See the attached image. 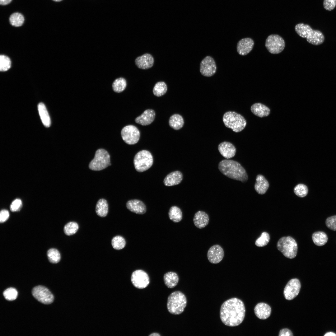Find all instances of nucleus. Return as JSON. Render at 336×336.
Returning <instances> with one entry per match:
<instances>
[{"mask_svg":"<svg viewBox=\"0 0 336 336\" xmlns=\"http://www.w3.org/2000/svg\"><path fill=\"white\" fill-rule=\"evenodd\" d=\"M168 215L170 219L174 222H178L182 219V213L180 209L176 206H172L170 209Z\"/></svg>","mask_w":336,"mask_h":336,"instance_id":"7c9ffc66","label":"nucleus"},{"mask_svg":"<svg viewBox=\"0 0 336 336\" xmlns=\"http://www.w3.org/2000/svg\"><path fill=\"white\" fill-rule=\"evenodd\" d=\"M336 6V0H324L323 7L327 10L331 11Z\"/></svg>","mask_w":336,"mask_h":336,"instance_id":"37998d69","label":"nucleus"},{"mask_svg":"<svg viewBox=\"0 0 336 336\" xmlns=\"http://www.w3.org/2000/svg\"><path fill=\"white\" fill-rule=\"evenodd\" d=\"M10 23L12 26L19 27L23 24L24 18L22 14L18 12H15L12 14L9 19Z\"/></svg>","mask_w":336,"mask_h":336,"instance_id":"72a5a7b5","label":"nucleus"},{"mask_svg":"<svg viewBox=\"0 0 336 336\" xmlns=\"http://www.w3.org/2000/svg\"><path fill=\"white\" fill-rule=\"evenodd\" d=\"M167 90L166 83L164 82H159L155 84L153 89V93L155 96L160 97L165 94Z\"/></svg>","mask_w":336,"mask_h":336,"instance_id":"473e14b6","label":"nucleus"},{"mask_svg":"<svg viewBox=\"0 0 336 336\" xmlns=\"http://www.w3.org/2000/svg\"><path fill=\"white\" fill-rule=\"evenodd\" d=\"M265 47L268 51L272 54H278L284 49L285 42L283 39L278 35H269L266 40Z\"/></svg>","mask_w":336,"mask_h":336,"instance_id":"1a4fd4ad","label":"nucleus"},{"mask_svg":"<svg viewBox=\"0 0 336 336\" xmlns=\"http://www.w3.org/2000/svg\"><path fill=\"white\" fill-rule=\"evenodd\" d=\"M254 312L258 318L261 320H265L270 316L271 309L270 306L268 304L261 302L258 303L255 306Z\"/></svg>","mask_w":336,"mask_h":336,"instance_id":"412c9836","label":"nucleus"},{"mask_svg":"<svg viewBox=\"0 0 336 336\" xmlns=\"http://www.w3.org/2000/svg\"><path fill=\"white\" fill-rule=\"evenodd\" d=\"M217 68L215 60L209 56L203 58L200 64V72L205 77H211L213 76L216 72Z\"/></svg>","mask_w":336,"mask_h":336,"instance_id":"ddd939ff","label":"nucleus"},{"mask_svg":"<svg viewBox=\"0 0 336 336\" xmlns=\"http://www.w3.org/2000/svg\"><path fill=\"white\" fill-rule=\"evenodd\" d=\"M218 150L221 155L227 159L234 157L236 152V148L233 145L227 142H223L219 144Z\"/></svg>","mask_w":336,"mask_h":336,"instance_id":"a211bd4d","label":"nucleus"},{"mask_svg":"<svg viewBox=\"0 0 336 336\" xmlns=\"http://www.w3.org/2000/svg\"><path fill=\"white\" fill-rule=\"evenodd\" d=\"M187 303V299L184 293L180 291L174 292L168 297L167 310L171 314H180L184 311Z\"/></svg>","mask_w":336,"mask_h":336,"instance_id":"20e7f679","label":"nucleus"},{"mask_svg":"<svg viewBox=\"0 0 336 336\" xmlns=\"http://www.w3.org/2000/svg\"><path fill=\"white\" fill-rule=\"evenodd\" d=\"M325 224L330 229L336 231V215L328 217L326 219Z\"/></svg>","mask_w":336,"mask_h":336,"instance_id":"79ce46f5","label":"nucleus"},{"mask_svg":"<svg viewBox=\"0 0 336 336\" xmlns=\"http://www.w3.org/2000/svg\"><path fill=\"white\" fill-rule=\"evenodd\" d=\"M324 336H336V334H335V333H333V332H328V333H326L324 335Z\"/></svg>","mask_w":336,"mask_h":336,"instance_id":"09e8293b","label":"nucleus"},{"mask_svg":"<svg viewBox=\"0 0 336 336\" xmlns=\"http://www.w3.org/2000/svg\"><path fill=\"white\" fill-rule=\"evenodd\" d=\"M301 287V283L298 279H291L284 288L283 291L284 297L288 300L293 299L298 294Z\"/></svg>","mask_w":336,"mask_h":336,"instance_id":"4468645a","label":"nucleus"},{"mask_svg":"<svg viewBox=\"0 0 336 336\" xmlns=\"http://www.w3.org/2000/svg\"><path fill=\"white\" fill-rule=\"evenodd\" d=\"M32 294L38 301L45 304L53 302L54 300L53 295L46 287L38 286L34 287L32 290Z\"/></svg>","mask_w":336,"mask_h":336,"instance_id":"9b49d317","label":"nucleus"},{"mask_svg":"<svg viewBox=\"0 0 336 336\" xmlns=\"http://www.w3.org/2000/svg\"><path fill=\"white\" fill-rule=\"evenodd\" d=\"M277 246L278 250L287 258H294L297 254L298 250L297 243L291 236L281 238L278 242Z\"/></svg>","mask_w":336,"mask_h":336,"instance_id":"423d86ee","label":"nucleus"},{"mask_svg":"<svg viewBox=\"0 0 336 336\" xmlns=\"http://www.w3.org/2000/svg\"><path fill=\"white\" fill-rule=\"evenodd\" d=\"M131 281L133 285L138 289H143L147 287L150 283L148 275L145 271L137 270L133 272Z\"/></svg>","mask_w":336,"mask_h":336,"instance_id":"f8f14e48","label":"nucleus"},{"mask_svg":"<svg viewBox=\"0 0 336 336\" xmlns=\"http://www.w3.org/2000/svg\"><path fill=\"white\" fill-rule=\"evenodd\" d=\"M294 192L298 196L303 198L307 195L308 190L307 186L302 184H298L294 188Z\"/></svg>","mask_w":336,"mask_h":336,"instance_id":"4c0bfd02","label":"nucleus"},{"mask_svg":"<svg viewBox=\"0 0 336 336\" xmlns=\"http://www.w3.org/2000/svg\"><path fill=\"white\" fill-rule=\"evenodd\" d=\"M127 208L131 212L137 214H143L146 212V207L141 201L132 199L128 201L126 204Z\"/></svg>","mask_w":336,"mask_h":336,"instance_id":"6ab92c4d","label":"nucleus"},{"mask_svg":"<svg viewBox=\"0 0 336 336\" xmlns=\"http://www.w3.org/2000/svg\"><path fill=\"white\" fill-rule=\"evenodd\" d=\"M11 66L10 59L7 56L3 55L0 56V70L4 72L10 69Z\"/></svg>","mask_w":336,"mask_h":336,"instance_id":"58836bf2","label":"nucleus"},{"mask_svg":"<svg viewBox=\"0 0 336 336\" xmlns=\"http://www.w3.org/2000/svg\"><path fill=\"white\" fill-rule=\"evenodd\" d=\"M218 168L223 174L230 178L243 182L248 180L245 170L236 161L229 159L222 160L219 163Z\"/></svg>","mask_w":336,"mask_h":336,"instance_id":"f03ea898","label":"nucleus"},{"mask_svg":"<svg viewBox=\"0 0 336 336\" xmlns=\"http://www.w3.org/2000/svg\"><path fill=\"white\" fill-rule=\"evenodd\" d=\"M39 115L44 125L46 127H49L51 124L49 116L45 105L42 102L40 103L38 106Z\"/></svg>","mask_w":336,"mask_h":336,"instance_id":"bb28decb","label":"nucleus"},{"mask_svg":"<svg viewBox=\"0 0 336 336\" xmlns=\"http://www.w3.org/2000/svg\"><path fill=\"white\" fill-rule=\"evenodd\" d=\"M149 336H160L161 335L158 333H154L151 334L149 335Z\"/></svg>","mask_w":336,"mask_h":336,"instance_id":"8fccbe9b","label":"nucleus"},{"mask_svg":"<svg viewBox=\"0 0 336 336\" xmlns=\"http://www.w3.org/2000/svg\"><path fill=\"white\" fill-rule=\"evenodd\" d=\"M12 0H0V4L1 5H5L9 4Z\"/></svg>","mask_w":336,"mask_h":336,"instance_id":"de8ad7c7","label":"nucleus"},{"mask_svg":"<svg viewBox=\"0 0 336 336\" xmlns=\"http://www.w3.org/2000/svg\"><path fill=\"white\" fill-rule=\"evenodd\" d=\"M224 251L219 245H215L211 247L207 253V258L210 262L216 264L220 263L224 256Z\"/></svg>","mask_w":336,"mask_h":336,"instance_id":"2eb2a0df","label":"nucleus"},{"mask_svg":"<svg viewBox=\"0 0 336 336\" xmlns=\"http://www.w3.org/2000/svg\"><path fill=\"white\" fill-rule=\"evenodd\" d=\"M295 29L296 33L301 37L306 38L309 43L315 45L322 44L325 38L322 33L318 30L313 29L308 25L303 23L297 24Z\"/></svg>","mask_w":336,"mask_h":336,"instance_id":"7ed1b4c3","label":"nucleus"},{"mask_svg":"<svg viewBox=\"0 0 336 336\" xmlns=\"http://www.w3.org/2000/svg\"><path fill=\"white\" fill-rule=\"evenodd\" d=\"M126 243L124 238L120 236L114 237L111 240V244L113 248L116 250H120L124 248L125 246Z\"/></svg>","mask_w":336,"mask_h":336,"instance_id":"c9c22d12","label":"nucleus"},{"mask_svg":"<svg viewBox=\"0 0 336 336\" xmlns=\"http://www.w3.org/2000/svg\"><path fill=\"white\" fill-rule=\"evenodd\" d=\"M312 238L315 244L319 246L324 245L327 242L328 240L327 234L322 231L315 232L313 234Z\"/></svg>","mask_w":336,"mask_h":336,"instance_id":"c85d7f7f","label":"nucleus"},{"mask_svg":"<svg viewBox=\"0 0 336 336\" xmlns=\"http://www.w3.org/2000/svg\"><path fill=\"white\" fill-rule=\"evenodd\" d=\"M163 279L166 286L169 288H172L177 285L179 282V278L176 273L169 272L164 274Z\"/></svg>","mask_w":336,"mask_h":336,"instance_id":"a878e982","label":"nucleus"},{"mask_svg":"<svg viewBox=\"0 0 336 336\" xmlns=\"http://www.w3.org/2000/svg\"><path fill=\"white\" fill-rule=\"evenodd\" d=\"M18 292L16 289L12 287L7 289L3 292V295L7 300L12 301L16 299Z\"/></svg>","mask_w":336,"mask_h":336,"instance_id":"ea45409f","label":"nucleus"},{"mask_svg":"<svg viewBox=\"0 0 336 336\" xmlns=\"http://www.w3.org/2000/svg\"><path fill=\"white\" fill-rule=\"evenodd\" d=\"M22 206V202L21 200L19 199H16L14 200L12 203L10 208L12 212H16L19 211Z\"/></svg>","mask_w":336,"mask_h":336,"instance_id":"c03bdc74","label":"nucleus"},{"mask_svg":"<svg viewBox=\"0 0 336 336\" xmlns=\"http://www.w3.org/2000/svg\"><path fill=\"white\" fill-rule=\"evenodd\" d=\"M193 220L195 226L198 228L202 229L208 224L209 219L208 215L206 212L199 211L195 214Z\"/></svg>","mask_w":336,"mask_h":336,"instance_id":"4be33fe9","label":"nucleus"},{"mask_svg":"<svg viewBox=\"0 0 336 336\" xmlns=\"http://www.w3.org/2000/svg\"><path fill=\"white\" fill-rule=\"evenodd\" d=\"M183 179V175L179 171L172 172L164 178L163 182L165 186H170L179 184Z\"/></svg>","mask_w":336,"mask_h":336,"instance_id":"5701e85b","label":"nucleus"},{"mask_svg":"<svg viewBox=\"0 0 336 336\" xmlns=\"http://www.w3.org/2000/svg\"><path fill=\"white\" fill-rule=\"evenodd\" d=\"M53 0V1H55V2H60V1H62V0Z\"/></svg>","mask_w":336,"mask_h":336,"instance_id":"3c124183","label":"nucleus"},{"mask_svg":"<svg viewBox=\"0 0 336 336\" xmlns=\"http://www.w3.org/2000/svg\"><path fill=\"white\" fill-rule=\"evenodd\" d=\"M78 228L79 226L77 222H70L64 226V231L66 235L71 236L76 233Z\"/></svg>","mask_w":336,"mask_h":336,"instance_id":"e433bc0d","label":"nucleus"},{"mask_svg":"<svg viewBox=\"0 0 336 336\" xmlns=\"http://www.w3.org/2000/svg\"><path fill=\"white\" fill-rule=\"evenodd\" d=\"M153 162L152 154L149 151L142 150L134 156L133 163L136 170L141 172L147 170L152 165Z\"/></svg>","mask_w":336,"mask_h":336,"instance_id":"0eeeda50","label":"nucleus"},{"mask_svg":"<svg viewBox=\"0 0 336 336\" xmlns=\"http://www.w3.org/2000/svg\"><path fill=\"white\" fill-rule=\"evenodd\" d=\"M222 120L226 127L231 128L236 133L242 131L247 123L246 120L242 115L235 111L226 112L223 115Z\"/></svg>","mask_w":336,"mask_h":336,"instance_id":"39448f33","label":"nucleus"},{"mask_svg":"<svg viewBox=\"0 0 336 336\" xmlns=\"http://www.w3.org/2000/svg\"><path fill=\"white\" fill-rule=\"evenodd\" d=\"M96 211L97 215L101 217H106L108 212V206L106 200L104 199H100L97 202L96 207Z\"/></svg>","mask_w":336,"mask_h":336,"instance_id":"c756f323","label":"nucleus"},{"mask_svg":"<svg viewBox=\"0 0 336 336\" xmlns=\"http://www.w3.org/2000/svg\"><path fill=\"white\" fill-rule=\"evenodd\" d=\"M269 186L268 181L263 175H258L256 176L254 189L259 194H264L268 189Z\"/></svg>","mask_w":336,"mask_h":336,"instance_id":"b1692460","label":"nucleus"},{"mask_svg":"<svg viewBox=\"0 0 336 336\" xmlns=\"http://www.w3.org/2000/svg\"><path fill=\"white\" fill-rule=\"evenodd\" d=\"M47 255L49 261L52 263H57L60 260V253L56 249L51 248L49 249L47 251Z\"/></svg>","mask_w":336,"mask_h":336,"instance_id":"f704fd0d","label":"nucleus"},{"mask_svg":"<svg viewBox=\"0 0 336 336\" xmlns=\"http://www.w3.org/2000/svg\"><path fill=\"white\" fill-rule=\"evenodd\" d=\"M135 63L139 68L147 69L152 68L154 63L152 56L149 53H145L137 57L135 60Z\"/></svg>","mask_w":336,"mask_h":336,"instance_id":"f3484780","label":"nucleus"},{"mask_svg":"<svg viewBox=\"0 0 336 336\" xmlns=\"http://www.w3.org/2000/svg\"><path fill=\"white\" fill-rule=\"evenodd\" d=\"M169 126L175 130H178L181 128L184 124L183 117L180 114H175L171 116L169 120Z\"/></svg>","mask_w":336,"mask_h":336,"instance_id":"cd10ccee","label":"nucleus"},{"mask_svg":"<svg viewBox=\"0 0 336 336\" xmlns=\"http://www.w3.org/2000/svg\"><path fill=\"white\" fill-rule=\"evenodd\" d=\"M121 135L123 141L127 144L133 145L138 141L140 133L138 129L132 125H126L123 128Z\"/></svg>","mask_w":336,"mask_h":336,"instance_id":"9d476101","label":"nucleus"},{"mask_svg":"<svg viewBox=\"0 0 336 336\" xmlns=\"http://www.w3.org/2000/svg\"><path fill=\"white\" fill-rule=\"evenodd\" d=\"M9 213L6 210H2L0 213V222L3 223L6 221L8 218Z\"/></svg>","mask_w":336,"mask_h":336,"instance_id":"a18cd8bd","label":"nucleus"},{"mask_svg":"<svg viewBox=\"0 0 336 336\" xmlns=\"http://www.w3.org/2000/svg\"><path fill=\"white\" fill-rule=\"evenodd\" d=\"M254 44V41L251 38L248 37L242 39L237 43V51L240 55H246L252 50Z\"/></svg>","mask_w":336,"mask_h":336,"instance_id":"dca6fc26","label":"nucleus"},{"mask_svg":"<svg viewBox=\"0 0 336 336\" xmlns=\"http://www.w3.org/2000/svg\"><path fill=\"white\" fill-rule=\"evenodd\" d=\"M279 336H292L293 334L292 332L289 329L285 328L280 330L279 333Z\"/></svg>","mask_w":336,"mask_h":336,"instance_id":"49530a36","label":"nucleus"},{"mask_svg":"<svg viewBox=\"0 0 336 336\" xmlns=\"http://www.w3.org/2000/svg\"><path fill=\"white\" fill-rule=\"evenodd\" d=\"M111 165L110 156L108 152L103 149H99L96 152L94 158L89 163V168L93 170H102Z\"/></svg>","mask_w":336,"mask_h":336,"instance_id":"6e6552de","label":"nucleus"},{"mask_svg":"<svg viewBox=\"0 0 336 336\" xmlns=\"http://www.w3.org/2000/svg\"><path fill=\"white\" fill-rule=\"evenodd\" d=\"M245 313L243 302L236 298L230 299L224 302L220 310V317L225 325L234 327L240 325L243 322Z\"/></svg>","mask_w":336,"mask_h":336,"instance_id":"f257e3e1","label":"nucleus"},{"mask_svg":"<svg viewBox=\"0 0 336 336\" xmlns=\"http://www.w3.org/2000/svg\"><path fill=\"white\" fill-rule=\"evenodd\" d=\"M269 239V234L266 232H263L260 236L256 240L255 244L258 247L264 246L268 244Z\"/></svg>","mask_w":336,"mask_h":336,"instance_id":"a19ab883","label":"nucleus"},{"mask_svg":"<svg viewBox=\"0 0 336 336\" xmlns=\"http://www.w3.org/2000/svg\"><path fill=\"white\" fill-rule=\"evenodd\" d=\"M127 85L126 79L122 77L115 79L112 84V87L114 91L120 93L123 91Z\"/></svg>","mask_w":336,"mask_h":336,"instance_id":"2f4dec72","label":"nucleus"},{"mask_svg":"<svg viewBox=\"0 0 336 336\" xmlns=\"http://www.w3.org/2000/svg\"><path fill=\"white\" fill-rule=\"evenodd\" d=\"M156 115L154 111L152 109H147L144 111L139 116L135 119V122L143 126L150 124L154 120Z\"/></svg>","mask_w":336,"mask_h":336,"instance_id":"aec40b11","label":"nucleus"},{"mask_svg":"<svg viewBox=\"0 0 336 336\" xmlns=\"http://www.w3.org/2000/svg\"><path fill=\"white\" fill-rule=\"evenodd\" d=\"M250 110L254 114L261 118L268 116L270 112L269 108L259 103L253 104L251 107Z\"/></svg>","mask_w":336,"mask_h":336,"instance_id":"393cba45","label":"nucleus"}]
</instances>
